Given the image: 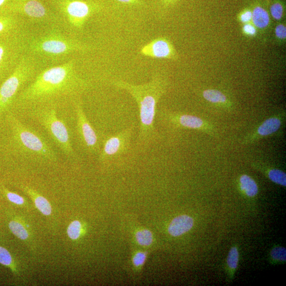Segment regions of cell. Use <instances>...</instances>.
I'll list each match as a JSON object with an SVG mask.
<instances>
[{
  "label": "cell",
  "instance_id": "obj_1",
  "mask_svg": "<svg viewBox=\"0 0 286 286\" xmlns=\"http://www.w3.org/2000/svg\"><path fill=\"white\" fill-rule=\"evenodd\" d=\"M88 87L76 70L74 59L40 72L33 81L23 90L19 100L23 102L47 101L55 97L83 92Z\"/></svg>",
  "mask_w": 286,
  "mask_h": 286
},
{
  "label": "cell",
  "instance_id": "obj_2",
  "mask_svg": "<svg viewBox=\"0 0 286 286\" xmlns=\"http://www.w3.org/2000/svg\"><path fill=\"white\" fill-rule=\"evenodd\" d=\"M114 85L127 91L139 107L140 131L136 147L143 151L157 142L158 134L154 122L157 103L165 91V81L156 74L150 82L144 85H135L123 81H116Z\"/></svg>",
  "mask_w": 286,
  "mask_h": 286
},
{
  "label": "cell",
  "instance_id": "obj_3",
  "mask_svg": "<svg viewBox=\"0 0 286 286\" xmlns=\"http://www.w3.org/2000/svg\"><path fill=\"white\" fill-rule=\"evenodd\" d=\"M21 50L32 55L51 59L60 58L76 52L90 50L87 45L77 39L67 37L57 30L38 37H32L20 44Z\"/></svg>",
  "mask_w": 286,
  "mask_h": 286
},
{
  "label": "cell",
  "instance_id": "obj_4",
  "mask_svg": "<svg viewBox=\"0 0 286 286\" xmlns=\"http://www.w3.org/2000/svg\"><path fill=\"white\" fill-rule=\"evenodd\" d=\"M8 121L12 130L13 138L19 150L26 154L54 161L57 155L43 137L23 124L13 114H8Z\"/></svg>",
  "mask_w": 286,
  "mask_h": 286
},
{
  "label": "cell",
  "instance_id": "obj_5",
  "mask_svg": "<svg viewBox=\"0 0 286 286\" xmlns=\"http://www.w3.org/2000/svg\"><path fill=\"white\" fill-rule=\"evenodd\" d=\"M36 66L32 57L23 56L12 73L0 86V117L12 104L19 90L36 72Z\"/></svg>",
  "mask_w": 286,
  "mask_h": 286
},
{
  "label": "cell",
  "instance_id": "obj_6",
  "mask_svg": "<svg viewBox=\"0 0 286 286\" xmlns=\"http://www.w3.org/2000/svg\"><path fill=\"white\" fill-rule=\"evenodd\" d=\"M33 114L61 150L68 156L75 157L69 132L65 124L57 116L55 109L46 107L37 109Z\"/></svg>",
  "mask_w": 286,
  "mask_h": 286
},
{
  "label": "cell",
  "instance_id": "obj_7",
  "mask_svg": "<svg viewBox=\"0 0 286 286\" xmlns=\"http://www.w3.org/2000/svg\"><path fill=\"white\" fill-rule=\"evenodd\" d=\"M56 6L68 24L76 29H83L100 10L97 4L85 0H56Z\"/></svg>",
  "mask_w": 286,
  "mask_h": 286
},
{
  "label": "cell",
  "instance_id": "obj_8",
  "mask_svg": "<svg viewBox=\"0 0 286 286\" xmlns=\"http://www.w3.org/2000/svg\"><path fill=\"white\" fill-rule=\"evenodd\" d=\"M134 127H130L104 140L99 155L101 162H109L122 157L131 150Z\"/></svg>",
  "mask_w": 286,
  "mask_h": 286
},
{
  "label": "cell",
  "instance_id": "obj_9",
  "mask_svg": "<svg viewBox=\"0 0 286 286\" xmlns=\"http://www.w3.org/2000/svg\"><path fill=\"white\" fill-rule=\"evenodd\" d=\"M1 10L6 14H17L38 21L50 18L48 10L39 0H12Z\"/></svg>",
  "mask_w": 286,
  "mask_h": 286
},
{
  "label": "cell",
  "instance_id": "obj_10",
  "mask_svg": "<svg viewBox=\"0 0 286 286\" xmlns=\"http://www.w3.org/2000/svg\"><path fill=\"white\" fill-rule=\"evenodd\" d=\"M75 105L79 138L88 152L96 153L99 150L97 134L86 115L81 101L77 100Z\"/></svg>",
  "mask_w": 286,
  "mask_h": 286
},
{
  "label": "cell",
  "instance_id": "obj_11",
  "mask_svg": "<svg viewBox=\"0 0 286 286\" xmlns=\"http://www.w3.org/2000/svg\"><path fill=\"white\" fill-rule=\"evenodd\" d=\"M140 53L150 58L171 59L175 55V50L168 39L158 37L143 46Z\"/></svg>",
  "mask_w": 286,
  "mask_h": 286
},
{
  "label": "cell",
  "instance_id": "obj_12",
  "mask_svg": "<svg viewBox=\"0 0 286 286\" xmlns=\"http://www.w3.org/2000/svg\"><path fill=\"white\" fill-rule=\"evenodd\" d=\"M193 225V220L191 217L182 215L177 217L170 223L168 231L173 236H179L189 230Z\"/></svg>",
  "mask_w": 286,
  "mask_h": 286
},
{
  "label": "cell",
  "instance_id": "obj_13",
  "mask_svg": "<svg viewBox=\"0 0 286 286\" xmlns=\"http://www.w3.org/2000/svg\"><path fill=\"white\" fill-rule=\"evenodd\" d=\"M169 119L184 128L190 129H199L202 128L203 122L202 120L196 116L189 114H181V115H169Z\"/></svg>",
  "mask_w": 286,
  "mask_h": 286
},
{
  "label": "cell",
  "instance_id": "obj_14",
  "mask_svg": "<svg viewBox=\"0 0 286 286\" xmlns=\"http://www.w3.org/2000/svg\"><path fill=\"white\" fill-rule=\"evenodd\" d=\"M26 192L32 196L37 209L44 215L49 216L52 213V208L49 201L39 195L35 191L28 187L24 188Z\"/></svg>",
  "mask_w": 286,
  "mask_h": 286
},
{
  "label": "cell",
  "instance_id": "obj_15",
  "mask_svg": "<svg viewBox=\"0 0 286 286\" xmlns=\"http://www.w3.org/2000/svg\"><path fill=\"white\" fill-rule=\"evenodd\" d=\"M13 43L8 40H0V75L6 67L13 52Z\"/></svg>",
  "mask_w": 286,
  "mask_h": 286
},
{
  "label": "cell",
  "instance_id": "obj_16",
  "mask_svg": "<svg viewBox=\"0 0 286 286\" xmlns=\"http://www.w3.org/2000/svg\"><path fill=\"white\" fill-rule=\"evenodd\" d=\"M18 26L17 20L10 16H0V36H6L13 32Z\"/></svg>",
  "mask_w": 286,
  "mask_h": 286
},
{
  "label": "cell",
  "instance_id": "obj_17",
  "mask_svg": "<svg viewBox=\"0 0 286 286\" xmlns=\"http://www.w3.org/2000/svg\"><path fill=\"white\" fill-rule=\"evenodd\" d=\"M254 24L260 28H265L269 25L270 19L267 11L261 7H257L252 13Z\"/></svg>",
  "mask_w": 286,
  "mask_h": 286
},
{
  "label": "cell",
  "instance_id": "obj_18",
  "mask_svg": "<svg viewBox=\"0 0 286 286\" xmlns=\"http://www.w3.org/2000/svg\"><path fill=\"white\" fill-rule=\"evenodd\" d=\"M281 126V121L277 118H270L266 120L259 128L258 134L263 136H268L277 132Z\"/></svg>",
  "mask_w": 286,
  "mask_h": 286
},
{
  "label": "cell",
  "instance_id": "obj_19",
  "mask_svg": "<svg viewBox=\"0 0 286 286\" xmlns=\"http://www.w3.org/2000/svg\"><path fill=\"white\" fill-rule=\"evenodd\" d=\"M240 185L242 191L250 197L256 196L258 192V187L254 180L247 175L240 178Z\"/></svg>",
  "mask_w": 286,
  "mask_h": 286
},
{
  "label": "cell",
  "instance_id": "obj_20",
  "mask_svg": "<svg viewBox=\"0 0 286 286\" xmlns=\"http://www.w3.org/2000/svg\"><path fill=\"white\" fill-rule=\"evenodd\" d=\"M9 227L11 232L22 240H26L29 237V233L26 228L21 223L16 221H12L9 223Z\"/></svg>",
  "mask_w": 286,
  "mask_h": 286
},
{
  "label": "cell",
  "instance_id": "obj_21",
  "mask_svg": "<svg viewBox=\"0 0 286 286\" xmlns=\"http://www.w3.org/2000/svg\"><path fill=\"white\" fill-rule=\"evenodd\" d=\"M204 98L214 104L216 103H225L226 96L221 91L216 90L209 89L205 90L203 93Z\"/></svg>",
  "mask_w": 286,
  "mask_h": 286
},
{
  "label": "cell",
  "instance_id": "obj_22",
  "mask_svg": "<svg viewBox=\"0 0 286 286\" xmlns=\"http://www.w3.org/2000/svg\"><path fill=\"white\" fill-rule=\"evenodd\" d=\"M269 178L276 184L282 186L286 185V175L283 171L278 169L270 170L268 173Z\"/></svg>",
  "mask_w": 286,
  "mask_h": 286
},
{
  "label": "cell",
  "instance_id": "obj_23",
  "mask_svg": "<svg viewBox=\"0 0 286 286\" xmlns=\"http://www.w3.org/2000/svg\"><path fill=\"white\" fill-rule=\"evenodd\" d=\"M137 242L143 246H148L153 242L152 233L148 230H144L137 232L136 234Z\"/></svg>",
  "mask_w": 286,
  "mask_h": 286
},
{
  "label": "cell",
  "instance_id": "obj_24",
  "mask_svg": "<svg viewBox=\"0 0 286 286\" xmlns=\"http://www.w3.org/2000/svg\"><path fill=\"white\" fill-rule=\"evenodd\" d=\"M82 225L78 221L72 222L68 227L67 234L68 237L73 240L77 239L81 235Z\"/></svg>",
  "mask_w": 286,
  "mask_h": 286
},
{
  "label": "cell",
  "instance_id": "obj_25",
  "mask_svg": "<svg viewBox=\"0 0 286 286\" xmlns=\"http://www.w3.org/2000/svg\"><path fill=\"white\" fill-rule=\"evenodd\" d=\"M227 265L231 269L235 270L238 265V252L236 247H233L229 253L227 259Z\"/></svg>",
  "mask_w": 286,
  "mask_h": 286
},
{
  "label": "cell",
  "instance_id": "obj_26",
  "mask_svg": "<svg viewBox=\"0 0 286 286\" xmlns=\"http://www.w3.org/2000/svg\"><path fill=\"white\" fill-rule=\"evenodd\" d=\"M13 260L9 251L5 248L0 247V264L10 267L12 266Z\"/></svg>",
  "mask_w": 286,
  "mask_h": 286
},
{
  "label": "cell",
  "instance_id": "obj_27",
  "mask_svg": "<svg viewBox=\"0 0 286 286\" xmlns=\"http://www.w3.org/2000/svg\"><path fill=\"white\" fill-rule=\"evenodd\" d=\"M285 249L282 247L274 248L271 253V257L278 261H285L286 259Z\"/></svg>",
  "mask_w": 286,
  "mask_h": 286
},
{
  "label": "cell",
  "instance_id": "obj_28",
  "mask_svg": "<svg viewBox=\"0 0 286 286\" xmlns=\"http://www.w3.org/2000/svg\"><path fill=\"white\" fill-rule=\"evenodd\" d=\"M271 14L274 19L280 20L283 14V8L280 3L273 4L270 8Z\"/></svg>",
  "mask_w": 286,
  "mask_h": 286
},
{
  "label": "cell",
  "instance_id": "obj_29",
  "mask_svg": "<svg viewBox=\"0 0 286 286\" xmlns=\"http://www.w3.org/2000/svg\"><path fill=\"white\" fill-rule=\"evenodd\" d=\"M5 193L7 198L11 202L19 205H23L25 203L24 198L19 195V194L7 190L5 191Z\"/></svg>",
  "mask_w": 286,
  "mask_h": 286
},
{
  "label": "cell",
  "instance_id": "obj_30",
  "mask_svg": "<svg viewBox=\"0 0 286 286\" xmlns=\"http://www.w3.org/2000/svg\"><path fill=\"white\" fill-rule=\"evenodd\" d=\"M146 259V255L142 253L137 254L133 259L135 266H140L143 265Z\"/></svg>",
  "mask_w": 286,
  "mask_h": 286
},
{
  "label": "cell",
  "instance_id": "obj_31",
  "mask_svg": "<svg viewBox=\"0 0 286 286\" xmlns=\"http://www.w3.org/2000/svg\"><path fill=\"white\" fill-rule=\"evenodd\" d=\"M276 35L279 38H285L286 29L285 26L282 25H278L276 29Z\"/></svg>",
  "mask_w": 286,
  "mask_h": 286
},
{
  "label": "cell",
  "instance_id": "obj_32",
  "mask_svg": "<svg viewBox=\"0 0 286 286\" xmlns=\"http://www.w3.org/2000/svg\"><path fill=\"white\" fill-rule=\"evenodd\" d=\"M116 1L122 4L132 5H140L143 4L141 0H116Z\"/></svg>",
  "mask_w": 286,
  "mask_h": 286
},
{
  "label": "cell",
  "instance_id": "obj_33",
  "mask_svg": "<svg viewBox=\"0 0 286 286\" xmlns=\"http://www.w3.org/2000/svg\"><path fill=\"white\" fill-rule=\"evenodd\" d=\"M244 31L250 35H255L256 30L255 27L251 25H246L244 27Z\"/></svg>",
  "mask_w": 286,
  "mask_h": 286
},
{
  "label": "cell",
  "instance_id": "obj_34",
  "mask_svg": "<svg viewBox=\"0 0 286 286\" xmlns=\"http://www.w3.org/2000/svg\"><path fill=\"white\" fill-rule=\"evenodd\" d=\"M241 20L244 22H247L252 19V13L250 11H247L241 16Z\"/></svg>",
  "mask_w": 286,
  "mask_h": 286
},
{
  "label": "cell",
  "instance_id": "obj_35",
  "mask_svg": "<svg viewBox=\"0 0 286 286\" xmlns=\"http://www.w3.org/2000/svg\"><path fill=\"white\" fill-rule=\"evenodd\" d=\"M9 2V0H0V8L5 6Z\"/></svg>",
  "mask_w": 286,
  "mask_h": 286
},
{
  "label": "cell",
  "instance_id": "obj_36",
  "mask_svg": "<svg viewBox=\"0 0 286 286\" xmlns=\"http://www.w3.org/2000/svg\"><path fill=\"white\" fill-rule=\"evenodd\" d=\"M175 1V0H162L163 3L165 4V5H169Z\"/></svg>",
  "mask_w": 286,
  "mask_h": 286
}]
</instances>
